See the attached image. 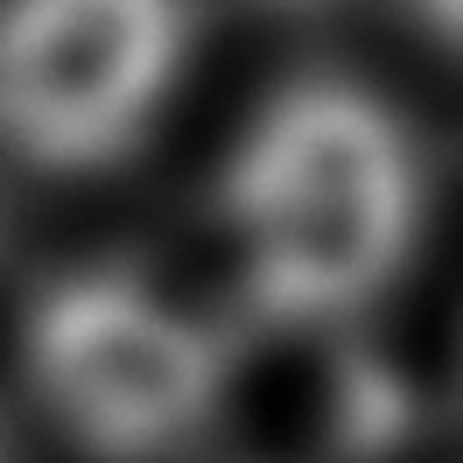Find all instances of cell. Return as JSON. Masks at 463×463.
Returning <instances> with one entry per match:
<instances>
[{
  "label": "cell",
  "mask_w": 463,
  "mask_h": 463,
  "mask_svg": "<svg viewBox=\"0 0 463 463\" xmlns=\"http://www.w3.org/2000/svg\"><path fill=\"white\" fill-rule=\"evenodd\" d=\"M211 218L260 330H345L414 267L421 147L365 78L295 71L232 134Z\"/></svg>",
  "instance_id": "cell-1"
},
{
  "label": "cell",
  "mask_w": 463,
  "mask_h": 463,
  "mask_svg": "<svg viewBox=\"0 0 463 463\" xmlns=\"http://www.w3.org/2000/svg\"><path fill=\"white\" fill-rule=\"evenodd\" d=\"M22 379L85 463H183L232 401V337L134 260L57 267L22 309Z\"/></svg>",
  "instance_id": "cell-2"
},
{
  "label": "cell",
  "mask_w": 463,
  "mask_h": 463,
  "mask_svg": "<svg viewBox=\"0 0 463 463\" xmlns=\"http://www.w3.org/2000/svg\"><path fill=\"white\" fill-rule=\"evenodd\" d=\"M197 0H0V155L29 175H106L162 127Z\"/></svg>",
  "instance_id": "cell-3"
},
{
  "label": "cell",
  "mask_w": 463,
  "mask_h": 463,
  "mask_svg": "<svg viewBox=\"0 0 463 463\" xmlns=\"http://www.w3.org/2000/svg\"><path fill=\"white\" fill-rule=\"evenodd\" d=\"M414 14L429 22L435 43H457V0H414Z\"/></svg>",
  "instance_id": "cell-4"
}]
</instances>
